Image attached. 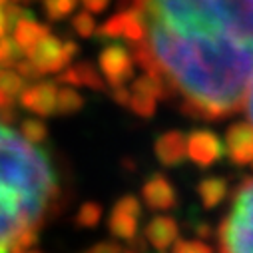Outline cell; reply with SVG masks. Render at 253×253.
Wrapping results in <instances>:
<instances>
[{"label":"cell","mask_w":253,"mask_h":253,"mask_svg":"<svg viewBox=\"0 0 253 253\" xmlns=\"http://www.w3.org/2000/svg\"><path fill=\"white\" fill-rule=\"evenodd\" d=\"M112 98L116 104L124 106V108H128V102H130V90L126 88L124 84L120 86H112Z\"/></svg>","instance_id":"obj_25"},{"label":"cell","mask_w":253,"mask_h":253,"mask_svg":"<svg viewBox=\"0 0 253 253\" xmlns=\"http://www.w3.org/2000/svg\"><path fill=\"white\" fill-rule=\"evenodd\" d=\"M156 104H158V98L156 96H152L148 92H140V90H130L128 108H132L138 116L152 118L156 114Z\"/></svg>","instance_id":"obj_18"},{"label":"cell","mask_w":253,"mask_h":253,"mask_svg":"<svg viewBox=\"0 0 253 253\" xmlns=\"http://www.w3.org/2000/svg\"><path fill=\"white\" fill-rule=\"evenodd\" d=\"M142 198L146 202V206L150 210L156 211H164V210H171L177 204V194L175 187L171 185V181L162 175V173H154L152 177L146 179L144 187H142Z\"/></svg>","instance_id":"obj_9"},{"label":"cell","mask_w":253,"mask_h":253,"mask_svg":"<svg viewBox=\"0 0 253 253\" xmlns=\"http://www.w3.org/2000/svg\"><path fill=\"white\" fill-rule=\"evenodd\" d=\"M185 146L187 158L202 168L215 164L223 154L219 138L210 130H194L189 136H185Z\"/></svg>","instance_id":"obj_6"},{"label":"cell","mask_w":253,"mask_h":253,"mask_svg":"<svg viewBox=\"0 0 253 253\" xmlns=\"http://www.w3.org/2000/svg\"><path fill=\"white\" fill-rule=\"evenodd\" d=\"M84 108V98L74 88H62L56 92V114L60 116H70Z\"/></svg>","instance_id":"obj_16"},{"label":"cell","mask_w":253,"mask_h":253,"mask_svg":"<svg viewBox=\"0 0 253 253\" xmlns=\"http://www.w3.org/2000/svg\"><path fill=\"white\" fill-rule=\"evenodd\" d=\"M72 26H74V30H76L82 38H88V36H92V34L96 32L94 16H92V12H88V10L78 12V14L74 16V20H72Z\"/></svg>","instance_id":"obj_23"},{"label":"cell","mask_w":253,"mask_h":253,"mask_svg":"<svg viewBox=\"0 0 253 253\" xmlns=\"http://www.w3.org/2000/svg\"><path fill=\"white\" fill-rule=\"evenodd\" d=\"M76 52H78L76 42H70V40L62 42L48 32L32 48L26 50V56L40 70V74H56L70 64Z\"/></svg>","instance_id":"obj_4"},{"label":"cell","mask_w":253,"mask_h":253,"mask_svg":"<svg viewBox=\"0 0 253 253\" xmlns=\"http://www.w3.org/2000/svg\"><path fill=\"white\" fill-rule=\"evenodd\" d=\"M76 4H78V0H44L46 14H48L52 20L66 18L68 14L74 12Z\"/></svg>","instance_id":"obj_22"},{"label":"cell","mask_w":253,"mask_h":253,"mask_svg":"<svg viewBox=\"0 0 253 253\" xmlns=\"http://www.w3.org/2000/svg\"><path fill=\"white\" fill-rule=\"evenodd\" d=\"M84 4V10L92 12V14H98V12H104L106 6L110 4V0H80Z\"/></svg>","instance_id":"obj_27"},{"label":"cell","mask_w":253,"mask_h":253,"mask_svg":"<svg viewBox=\"0 0 253 253\" xmlns=\"http://www.w3.org/2000/svg\"><path fill=\"white\" fill-rule=\"evenodd\" d=\"M4 32V22H2V0H0V36Z\"/></svg>","instance_id":"obj_29"},{"label":"cell","mask_w":253,"mask_h":253,"mask_svg":"<svg viewBox=\"0 0 253 253\" xmlns=\"http://www.w3.org/2000/svg\"><path fill=\"white\" fill-rule=\"evenodd\" d=\"M225 152L237 166L253 162V126L247 122L231 124L225 132Z\"/></svg>","instance_id":"obj_7"},{"label":"cell","mask_w":253,"mask_h":253,"mask_svg":"<svg viewBox=\"0 0 253 253\" xmlns=\"http://www.w3.org/2000/svg\"><path fill=\"white\" fill-rule=\"evenodd\" d=\"M102 213L104 211H102V208L96 202H86V204L80 206L74 221L80 227H96L100 223V219H102Z\"/></svg>","instance_id":"obj_21"},{"label":"cell","mask_w":253,"mask_h":253,"mask_svg":"<svg viewBox=\"0 0 253 253\" xmlns=\"http://www.w3.org/2000/svg\"><path fill=\"white\" fill-rule=\"evenodd\" d=\"M227 194H229V183L225 177L211 175V177H204L198 183V196L206 210L217 208L227 198Z\"/></svg>","instance_id":"obj_13"},{"label":"cell","mask_w":253,"mask_h":253,"mask_svg":"<svg viewBox=\"0 0 253 253\" xmlns=\"http://www.w3.org/2000/svg\"><path fill=\"white\" fill-rule=\"evenodd\" d=\"M138 219H140V215H134V213H128V211H122V210L114 208L112 213H110V219H108V229L114 237L130 241L138 233Z\"/></svg>","instance_id":"obj_14"},{"label":"cell","mask_w":253,"mask_h":253,"mask_svg":"<svg viewBox=\"0 0 253 253\" xmlns=\"http://www.w3.org/2000/svg\"><path fill=\"white\" fill-rule=\"evenodd\" d=\"M56 84L54 82H38L32 86H24L18 94L20 104L38 114V116H52L56 114Z\"/></svg>","instance_id":"obj_8"},{"label":"cell","mask_w":253,"mask_h":253,"mask_svg":"<svg viewBox=\"0 0 253 253\" xmlns=\"http://www.w3.org/2000/svg\"><path fill=\"white\" fill-rule=\"evenodd\" d=\"M128 253H136V251H128Z\"/></svg>","instance_id":"obj_31"},{"label":"cell","mask_w":253,"mask_h":253,"mask_svg":"<svg viewBox=\"0 0 253 253\" xmlns=\"http://www.w3.org/2000/svg\"><path fill=\"white\" fill-rule=\"evenodd\" d=\"M100 72L110 86H120L132 80L136 72V60L122 44H110L100 52Z\"/></svg>","instance_id":"obj_5"},{"label":"cell","mask_w":253,"mask_h":253,"mask_svg":"<svg viewBox=\"0 0 253 253\" xmlns=\"http://www.w3.org/2000/svg\"><path fill=\"white\" fill-rule=\"evenodd\" d=\"M217 239V253H253V179L237 187Z\"/></svg>","instance_id":"obj_3"},{"label":"cell","mask_w":253,"mask_h":253,"mask_svg":"<svg viewBox=\"0 0 253 253\" xmlns=\"http://www.w3.org/2000/svg\"><path fill=\"white\" fill-rule=\"evenodd\" d=\"M171 253H213V249L204 243V241H185V239H175L173 241V251Z\"/></svg>","instance_id":"obj_24"},{"label":"cell","mask_w":253,"mask_h":253,"mask_svg":"<svg viewBox=\"0 0 253 253\" xmlns=\"http://www.w3.org/2000/svg\"><path fill=\"white\" fill-rule=\"evenodd\" d=\"M177 235H179V227L175 219L169 215H156L146 225V239L158 251H166L168 247H171Z\"/></svg>","instance_id":"obj_11"},{"label":"cell","mask_w":253,"mask_h":253,"mask_svg":"<svg viewBox=\"0 0 253 253\" xmlns=\"http://www.w3.org/2000/svg\"><path fill=\"white\" fill-rule=\"evenodd\" d=\"M134 60L192 118L243 108L253 80V0H136Z\"/></svg>","instance_id":"obj_1"},{"label":"cell","mask_w":253,"mask_h":253,"mask_svg":"<svg viewBox=\"0 0 253 253\" xmlns=\"http://www.w3.org/2000/svg\"><path fill=\"white\" fill-rule=\"evenodd\" d=\"M156 156L162 166L166 168H175L187 158V146H185V134L179 130H169L162 134L156 140Z\"/></svg>","instance_id":"obj_10"},{"label":"cell","mask_w":253,"mask_h":253,"mask_svg":"<svg viewBox=\"0 0 253 253\" xmlns=\"http://www.w3.org/2000/svg\"><path fill=\"white\" fill-rule=\"evenodd\" d=\"M26 86L24 78L14 70V68H2L0 66V90L18 98V94L22 92V88Z\"/></svg>","instance_id":"obj_20"},{"label":"cell","mask_w":253,"mask_h":253,"mask_svg":"<svg viewBox=\"0 0 253 253\" xmlns=\"http://www.w3.org/2000/svg\"><path fill=\"white\" fill-rule=\"evenodd\" d=\"M243 106H245V112H247V116H249V124L253 126V80H251V84H249V88H247Z\"/></svg>","instance_id":"obj_28"},{"label":"cell","mask_w":253,"mask_h":253,"mask_svg":"<svg viewBox=\"0 0 253 253\" xmlns=\"http://www.w3.org/2000/svg\"><path fill=\"white\" fill-rule=\"evenodd\" d=\"M251 166H253V162H251Z\"/></svg>","instance_id":"obj_32"},{"label":"cell","mask_w":253,"mask_h":253,"mask_svg":"<svg viewBox=\"0 0 253 253\" xmlns=\"http://www.w3.org/2000/svg\"><path fill=\"white\" fill-rule=\"evenodd\" d=\"M86 253H124V249H122L118 243L104 241V243H96V245L90 247Z\"/></svg>","instance_id":"obj_26"},{"label":"cell","mask_w":253,"mask_h":253,"mask_svg":"<svg viewBox=\"0 0 253 253\" xmlns=\"http://www.w3.org/2000/svg\"><path fill=\"white\" fill-rule=\"evenodd\" d=\"M58 82L64 84H72V86H86L90 90H106V80L104 76L86 62H78V64H72L68 70H64L58 76Z\"/></svg>","instance_id":"obj_12"},{"label":"cell","mask_w":253,"mask_h":253,"mask_svg":"<svg viewBox=\"0 0 253 253\" xmlns=\"http://www.w3.org/2000/svg\"><path fill=\"white\" fill-rule=\"evenodd\" d=\"M24 50L14 42V38H2L0 36V66L2 68H14V64L24 58Z\"/></svg>","instance_id":"obj_19"},{"label":"cell","mask_w":253,"mask_h":253,"mask_svg":"<svg viewBox=\"0 0 253 253\" xmlns=\"http://www.w3.org/2000/svg\"><path fill=\"white\" fill-rule=\"evenodd\" d=\"M58 177L44 152L0 122V253L38 231L58 204Z\"/></svg>","instance_id":"obj_2"},{"label":"cell","mask_w":253,"mask_h":253,"mask_svg":"<svg viewBox=\"0 0 253 253\" xmlns=\"http://www.w3.org/2000/svg\"><path fill=\"white\" fill-rule=\"evenodd\" d=\"M14 42L26 52L28 48H32L44 34H48L50 30H48V26H44V24H38L32 16L30 18H22L14 28Z\"/></svg>","instance_id":"obj_15"},{"label":"cell","mask_w":253,"mask_h":253,"mask_svg":"<svg viewBox=\"0 0 253 253\" xmlns=\"http://www.w3.org/2000/svg\"><path fill=\"white\" fill-rule=\"evenodd\" d=\"M16 253H40V251H36V249H22V251H16Z\"/></svg>","instance_id":"obj_30"},{"label":"cell","mask_w":253,"mask_h":253,"mask_svg":"<svg viewBox=\"0 0 253 253\" xmlns=\"http://www.w3.org/2000/svg\"><path fill=\"white\" fill-rule=\"evenodd\" d=\"M20 136L34 146L44 144L48 140V126L40 118H26L20 122Z\"/></svg>","instance_id":"obj_17"}]
</instances>
